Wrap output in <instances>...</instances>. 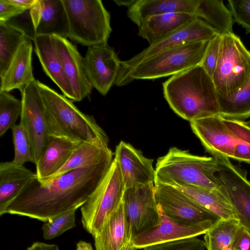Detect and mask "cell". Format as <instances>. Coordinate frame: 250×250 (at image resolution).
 Wrapping results in <instances>:
<instances>
[{"mask_svg": "<svg viewBox=\"0 0 250 250\" xmlns=\"http://www.w3.org/2000/svg\"><path fill=\"white\" fill-rule=\"evenodd\" d=\"M204 241L193 237L147 246L143 250H205Z\"/></svg>", "mask_w": 250, "mask_h": 250, "instance_id": "36", "label": "cell"}, {"mask_svg": "<svg viewBox=\"0 0 250 250\" xmlns=\"http://www.w3.org/2000/svg\"><path fill=\"white\" fill-rule=\"evenodd\" d=\"M113 154L109 148H103L89 143H81L64 166L49 179L73 169L98 165L113 157Z\"/></svg>", "mask_w": 250, "mask_h": 250, "instance_id": "29", "label": "cell"}, {"mask_svg": "<svg viewBox=\"0 0 250 250\" xmlns=\"http://www.w3.org/2000/svg\"><path fill=\"white\" fill-rule=\"evenodd\" d=\"M11 3L24 10L30 8L37 0H8Z\"/></svg>", "mask_w": 250, "mask_h": 250, "instance_id": "44", "label": "cell"}, {"mask_svg": "<svg viewBox=\"0 0 250 250\" xmlns=\"http://www.w3.org/2000/svg\"><path fill=\"white\" fill-rule=\"evenodd\" d=\"M132 235L123 203L110 215L100 232L95 236L96 250H127L132 245Z\"/></svg>", "mask_w": 250, "mask_h": 250, "instance_id": "21", "label": "cell"}, {"mask_svg": "<svg viewBox=\"0 0 250 250\" xmlns=\"http://www.w3.org/2000/svg\"><path fill=\"white\" fill-rule=\"evenodd\" d=\"M216 158L218 169L215 175L219 189L230 205L240 224L250 231V182L229 159Z\"/></svg>", "mask_w": 250, "mask_h": 250, "instance_id": "10", "label": "cell"}, {"mask_svg": "<svg viewBox=\"0 0 250 250\" xmlns=\"http://www.w3.org/2000/svg\"><path fill=\"white\" fill-rule=\"evenodd\" d=\"M155 196L157 205L168 216L187 223H198L207 221L217 222L219 217L201 207L176 188L155 184Z\"/></svg>", "mask_w": 250, "mask_h": 250, "instance_id": "15", "label": "cell"}, {"mask_svg": "<svg viewBox=\"0 0 250 250\" xmlns=\"http://www.w3.org/2000/svg\"><path fill=\"white\" fill-rule=\"evenodd\" d=\"M45 109L50 135L108 148L109 139L92 116L81 112L63 95L37 80Z\"/></svg>", "mask_w": 250, "mask_h": 250, "instance_id": "3", "label": "cell"}, {"mask_svg": "<svg viewBox=\"0 0 250 250\" xmlns=\"http://www.w3.org/2000/svg\"><path fill=\"white\" fill-rule=\"evenodd\" d=\"M209 41L187 44L151 56L117 79L115 84L117 86H122L136 80H152L172 76L200 65Z\"/></svg>", "mask_w": 250, "mask_h": 250, "instance_id": "6", "label": "cell"}, {"mask_svg": "<svg viewBox=\"0 0 250 250\" xmlns=\"http://www.w3.org/2000/svg\"><path fill=\"white\" fill-rule=\"evenodd\" d=\"M159 221L156 225L133 237L132 245L136 249L205 234L215 223L207 221L187 223L167 215L158 205Z\"/></svg>", "mask_w": 250, "mask_h": 250, "instance_id": "14", "label": "cell"}, {"mask_svg": "<svg viewBox=\"0 0 250 250\" xmlns=\"http://www.w3.org/2000/svg\"><path fill=\"white\" fill-rule=\"evenodd\" d=\"M83 62L92 87L106 95L115 83L121 65L115 51L107 44L88 47Z\"/></svg>", "mask_w": 250, "mask_h": 250, "instance_id": "16", "label": "cell"}, {"mask_svg": "<svg viewBox=\"0 0 250 250\" xmlns=\"http://www.w3.org/2000/svg\"><path fill=\"white\" fill-rule=\"evenodd\" d=\"M218 169V160L213 156L195 155L172 147L157 160L154 184L219 189L215 175Z\"/></svg>", "mask_w": 250, "mask_h": 250, "instance_id": "4", "label": "cell"}, {"mask_svg": "<svg viewBox=\"0 0 250 250\" xmlns=\"http://www.w3.org/2000/svg\"><path fill=\"white\" fill-rule=\"evenodd\" d=\"M114 158L119 164L125 188L155 182L153 159L146 157L131 145L121 141L116 146Z\"/></svg>", "mask_w": 250, "mask_h": 250, "instance_id": "18", "label": "cell"}, {"mask_svg": "<svg viewBox=\"0 0 250 250\" xmlns=\"http://www.w3.org/2000/svg\"><path fill=\"white\" fill-rule=\"evenodd\" d=\"M236 219H220L204 234L207 250H233L235 233L240 226Z\"/></svg>", "mask_w": 250, "mask_h": 250, "instance_id": "30", "label": "cell"}, {"mask_svg": "<svg viewBox=\"0 0 250 250\" xmlns=\"http://www.w3.org/2000/svg\"><path fill=\"white\" fill-rule=\"evenodd\" d=\"M197 19L188 13H170L148 17L138 26V35L149 44Z\"/></svg>", "mask_w": 250, "mask_h": 250, "instance_id": "25", "label": "cell"}, {"mask_svg": "<svg viewBox=\"0 0 250 250\" xmlns=\"http://www.w3.org/2000/svg\"><path fill=\"white\" fill-rule=\"evenodd\" d=\"M68 23L67 38L88 47L104 45L112 32L110 15L101 0H62Z\"/></svg>", "mask_w": 250, "mask_h": 250, "instance_id": "7", "label": "cell"}, {"mask_svg": "<svg viewBox=\"0 0 250 250\" xmlns=\"http://www.w3.org/2000/svg\"><path fill=\"white\" fill-rule=\"evenodd\" d=\"M31 16L36 29L39 22L41 14V0H37V2L30 8Z\"/></svg>", "mask_w": 250, "mask_h": 250, "instance_id": "42", "label": "cell"}, {"mask_svg": "<svg viewBox=\"0 0 250 250\" xmlns=\"http://www.w3.org/2000/svg\"><path fill=\"white\" fill-rule=\"evenodd\" d=\"M217 34L209 25L198 18L162 38L128 60L121 62L117 79L125 75L142 61L159 53L187 44L209 41Z\"/></svg>", "mask_w": 250, "mask_h": 250, "instance_id": "11", "label": "cell"}, {"mask_svg": "<svg viewBox=\"0 0 250 250\" xmlns=\"http://www.w3.org/2000/svg\"><path fill=\"white\" fill-rule=\"evenodd\" d=\"M75 208L44 222L42 226V236L45 240H50L75 227Z\"/></svg>", "mask_w": 250, "mask_h": 250, "instance_id": "35", "label": "cell"}, {"mask_svg": "<svg viewBox=\"0 0 250 250\" xmlns=\"http://www.w3.org/2000/svg\"><path fill=\"white\" fill-rule=\"evenodd\" d=\"M32 51L31 41L26 38L19 46L6 71L0 77V91L9 92L17 89L21 93L29 84L36 80L33 73Z\"/></svg>", "mask_w": 250, "mask_h": 250, "instance_id": "20", "label": "cell"}, {"mask_svg": "<svg viewBox=\"0 0 250 250\" xmlns=\"http://www.w3.org/2000/svg\"><path fill=\"white\" fill-rule=\"evenodd\" d=\"M228 3L234 21L250 34V0H229Z\"/></svg>", "mask_w": 250, "mask_h": 250, "instance_id": "37", "label": "cell"}, {"mask_svg": "<svg viewBox=\"0 0 250 250\" xmlns=\"http://www.w3.org/2000/svg\"><path fill=\"white\" fill-rule=\"evenodd\" d=\"M26 37L6 22L0 21V77L7 70L13 56Z\"/></svg>", "mask_w": 250, "mask_h": 250, "instance_id": "32", "label": "cell"}, {"mask_svg": "<svg viewBox=\"0 0 250 250\" xmlns=\"http://www.w3.org/2000/svg\"><path fill=\"white\" fill-rule=\"evenodd\" d=\"M233 250H250V231L241 225L235 234Z\"/></svg>", "mask_w": 250, "mask_h": 250, "instance_id": "40", "label": "cell"}, {"mask_svg": "<svg viewBox=\"0 0 250 250\" xmlns=\"http://www.w3.org/2000/svg\"><path fill=\"white\" fill-rule=\"evenodd\" d=\"M24 10L8 0H0V21L5 22Z\"/></svg>", "mask_w": 250, "mask_h": 250, "instance_id": "41", "label": "cell"}, {"mask_svg": "<svg viewBox=\"0 0 250 250\" xmlns=\"http://www.w3.org/2000/svg\"><path fill=\"white\" fill-rule=\"evenodd\" d=\"M41 14L36 35H56L67 38L68 23L62 0H41Z\"/></svg>", "mask_w": 250, "mask_h": 250, "instance_id": "26", "label": "cell"}, {"mask_svg": "<svg viewBox=\"0 0 250 250\" xmlns=\"http://www.w3.org/2000/svg\"><path fill=\"white\" fill-rule=\"evenodd\" d=\"M77 250H93L90 243L83 241H80L76 244Z\"/></svg>", "mask_w": 250, "mask_h": 250, "instance_id": "45", "label": "cell"}, {"mask_svg": "<svg viewBox=\"0 0 250 250\" xmlns=\"http://www.w3.org/2000/svg\"><path fill=\"white\" fill-rule=\"evenodd\" d=\"M200 0H135L127 9L130 20L138 26L145 19L170 13L195 14Z\"/></svg>", "mask_w": 250, "mask_h": 250, "instance_id": "24", "label": "cell"}, {"mask_svg": "<svg viewBox=\"0 0 250 250\" xmlns=\"http://www.w3.org/2000/svg\"><path fill=\"white\" fill-rule=\"evenodd\" d=\"M195 15L209 25L217 34L232 33V14L219 0H200Z\"/></svg>", "mask_w": 250, "mask_h": 250, "instance_id": "27", "label": "cell"}, {"mask_svg": "<svg viewBox=\"0 0 250 250\" xmlns=\"http://www.w3.org/2000/svg\"><path fill=\"white\" fill-rule=\"evenodd\" d=\"M64 73L71 86L75 102L88 97L92 86L86 75L83 57L76 46L66 38L51 36Z\"/></svg>", "mask_w": 250, "mask_h": 250, "instance_id": "17", "label": "cell"}, {"mask_svg": "<svg viewBox=\"0 0 250 250\" xmlns=\"http://www.w3.org/2000/svg\"><path fill=\"white\" fill-rule=\"evenodd\" d=\"M14 148L13 161L23 165L27 162L35 164V158L30 138L25 129L19 123L11 128Z\"/></svg>", "mask_w": 250, "mask_h": 250, "instance_id": "34", "label": "cell"}, {"mask_svg": "<svg viewBox=\"0 0 250 250\" xmlns=\"http://www.w3.org/2000/svg\"><path fill=\"white\" fill-rule=\"evenodd\" d=\"M125 189L119 164L114 158L106 174L81 207L83 226L93 237L122 202Z\"/></svg>", "mask_w": 250, "mask_h": 250, "instance_id": "9", "label": "cell"}, {"mask_svg": "<svg viewBox=\"0 0 250 250\" xmlns=\"http://www.w3.org/2000/svg\"><path fill=\"white\" fill-rule=\"evenodd\" d=\"M190 125L213 157L250 162V127L246 122L217 114L191 121Z\"/></svg>", "mask_w": 250, "mask_h": 250, "instance_id": "5", "label": "cell"}, {"mask_svg": "<svg viewBox=\"0 0 250 250\" xmlns=\"http://www.w3.org/2000/svg\"><path fill=\"white\" fill-rule=\"evenodd\" d=\"M113 157L101 164L65 172L42 184L37 177L6 208L5 213L46 222L81 207L109 170Z\"/></svg>", "mask_w": 250, "mask_h": 250, "instance_id": "1", "label": "cell"}, {"mask_svg": "<svg viewBox=\"0 0 250 250\" xmlns=\"http://www.w3.org/2000/svg\"><path fill=\"white\" fill-rule=\"evenodd\" d=\"M163 88L170 108L189 122L219 114L212 79L201 64L171 76L163 83Z\"/></svg>", "mask_w": 250, "mask_h": 250, "instance_id": "2", "label": "cell"}, {"mask_svg": "<svg viewBox=\"0 0 250 250\" xmlns=\"http://www.w3.org/2000/svg\"><path fill=\"white\" fill-rule=\"evenodd\" d=\"M33 42L35 51L44 72L58 86L64 96L74 101L71 86L64 73L51 36L36 35Z\"/></svg>", "mask_w": 250, "mask_h": 250, "instance_id": "22", "label": "cell"}, {"mask_svg": "<svg viewBox=\"0 0 250 250\" xmlns=\"http://www.w3.org/2000/svg\"><path fill=\"white\" fill-rule=\"evenodd\" d=\"M21 94L22 110L20 123L30 138L36 165L50 136L45 109L37 80L29 84Z\"/></svg>", "mask_w": 250, "mask_h": 250, "instance_id": "12", "label": "cell"}, {"mask_svg": "<svg viewBox=\"0 0 250 250\" xmlns=\"http://www.w3.org/2000/svg\"><path fill=\"white\" fill-rule=\"evenodd\" d=\"M22 104L20 100L6 91H0V136L11 129L21 116Z\"/></svg>", "mask_w": 250, "mask_h": 250, "instance_id": "33", "label": "cell"}, {"mask_svg": "<svg viewBox=\"0 0 250 250\" xmlns=\"http://www.w3.org/2000/svg\"><path fill=\"white\" fill-rule=\"evenodd\" d=\"M135 0H115L114 1L119 6H125L128 7V8L132 4Z\"/></svg>", "mask_w": 250, "mask_h": 250, "instance_id": "46", "label": "cell"}, {"mask_svg": "<svg viewBox=\"0 0 250 250\" xmlns=\"http://www.w3.org/2000/svg\"><path fill=\"white\" fill-rule=\"evenodd\" d=\"M122 203L133 237L159 223L154 183L125 188Z\"/></svg>", "mask_w": 250, "mask_h": 250, "instance_id": "13", "label": "cell"}, {"mask_svg": "<svg viewBox=\"0 0 250 250\" xmlns=\"http://www.w3.org/2000/svg\"><path fill=\"white\" fill-rule=\"evenodd\" d=\"M176 188L220 219H236L230 205L219 189L198 188Z\"/></svg>", "mask_w": 250, "mask_h": 250, "instance_id": "28", "label": "cell"}, {"mask_svg": "<svg viewBox=\"0 0 250 250\" xmlns=\"http://www.w3.org/2000/svg\"><path fill=\"white\" fill-rule=\"evenodd\" d=\"M37 177L36 173L13 161L0 163V216L7 206Z\"/></svg>", "mask_w": 250, "mask_h": 250, "instance_id": "23", "label": "cell"}, {"mask_svg": "<svg viewBox=\"0 0 250 250\" xmlns=\"http://www.w3.org/2000/svg\"><path fill=\"white\" fill-rule=\"evenodd\" d=\"M80 144L63 137L50 135L47 144L35 165L40 183H45L62 167Z\"/></svg>", "mask_w": 250, "mask_h": 250, "instance_id": "19", "label": "cell"}, {"mask_svg": "<svg viewBox=\"0 0 250 250\" xmlns=\"http://www.w3.org/2000/svg\"><path fill=\"white\" fill-rule=\"evenodd\" d=\"M247 125L250 127V119L247 122H246Z\"/></svg>", "mask_w": 250, "mask_h": 250, "instance_id": "48", "label": "cell"}, {"mask_svg": "<svg viewBox=\"0 0 250 250\" xmlns=\"http://www.w3.org/2000/svg\"><path fill=\"white\" fill-rule=\"evenodd\" d=\"M26 250H59L58 246L55 244H48L42 242L34 243Z\"/></svg>", "mask_w": 250, "mask_h": 250, "instance_id": "43", "label": "cell"}, {"mask_svg": "<svg viewBox=\"0 0 250 250\" xmlns=\"http://www.w3.org/2000/svg\"><path fill=\"white\" fill-rule=\"evenodd\" d=\"M222 35L217 34L209 40L201 65L212 78L217 63Z\"/></svg>", "mask_w": 250, "mask_h": 250, "instance_id": "39", "label": "cell"}, {"mask_svg": "<svg viewBox=\"0 0 250 250\" xmlns=\"http://www.w3.org/2000/svg\"><path fill=\"white\" fill-rule=\"evenodd\" d=\"M218 97L219 114L241 121L250 117V81L229 97Z\"/></svg>", "mask_w": 250, "mask_h": 250, "instance_id": "31", "label": "cell"}, {"mask_svg": "<svg viewBox=\"0 0 250 250\" xmlns=\"http://www.w3.org/2000/svg\"><path fill=\"white\" fill-rule=\"evenodd\" d=\"M127 250H136V249L132 246V245L130 246Z\"/></svg>", "mask_w": 250, "mask_h": 250, "instance_id": "47", "label": "cell"}, {"mask_svg": "<svg viewBox=\"0 0 250 250\" xmlns=\"http://www.w3.org/2000/svg\"><path fill=\"white\" fill-rule=\"evenodd\" d=\"M5 22L21 32L31 41H33L36 36V28L31 16L30 8L25 10Z\"/></svg>", "mask_w": 250, "mask_h": 250, "instance_id": "38", "label": "cell"}, {"mask_svg": "<svg viewBox=\"0 0 250 250\" xmlns=\"http://www.w3.org/2000/svg\"><path fill=\"white\" fill-rule=\"evenodd\" d=\"M212 79L218 96L223 98L232 95L250 81V51L233 33L222 35Z\"/></svg>", "mask_w": 250, "mask_h": 250, "instance_id": "8", "label": "cell"}]
</instances>
